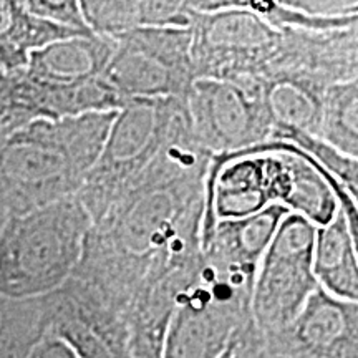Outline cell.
Instances as JSON below:
<instances>
[{
    "instance_id": "e0dca14e",
    "label": "cell",
    "mask_w": 358,
    "mask_h": 358,
    "mask_svg": "<svg viewBox=\"0 0 358 358\" xmlns=\"http://www.w3.org/2000/svg\"><path fill=\"white\" fill-rule=\"evenodd\" d=\"M317 136L338 153L358 159V80L325 90Z\"/></svg>"
},
{
    "instance_id": "cb8c5ba5",
    "label": "cell",
    "mask_w": 358,
    "mask_h": 358,
    "mask_svg": "<svg viewBox=\"0 0 358 358\" xmlns=\"http://www.w3.org/2000/svg\"><path fill=\"white\" fill-rule=\"evenodd\" d=\"M266 358H282V357H275V355H267V353H266Z\"/></svg>"
},
{
    "instance_id": "7c38bea8",
    "label": "cell",
    "mask_w": 358,
    "mask_h": 358,
    "mask_svg": "<svg viewBox=\"0 0 358 358\" xmlns=\"http://www.w3.org/2000/svg\"><path fill=\"white\" fill-rule=\"evenodd\" d=\"M262 340L267 355L282 358H358V302L317 287L282 332Z\"/></svg>"
},
{
    "instance_id": "52a82bcc",
    "label": "cell",
    "mask_w": 358,
    "mask_h": 358,
    "mask_svg": "<svg viewBox=\"0 0 358 358\" xmlns=\"http://www.w3.org/2000/svg\"><path fill=\"white\" fill-rule=\"evenodd\" d=\"M113 52L103 80L123 105L133 100H186L196 82L191 30L140 29L110 37Z\"/></svg>"
},
{
    "instance_id": "ba28073f",
    "label": "cell",
    "mask_w": 358,
    "mask_h": 358,
    "mask_svg": "<svg viewBox=\"0 0 358 358\" xmlns=\"http://www.w3.org/2000/svg\"><path fill=\"white\" fill-rule=\"evenodd\" d=\"M317 227L289 213L259 262L252 292V325L267 338L292 322L319 287L312 268Z\"/></svg>"
},
{
    "instance_id": "30bf717a",
    "label": "cell",
    "mask_w": 358,
    "mask_h": 358,
    "mask_svg": "<svg viewBox=\"0 0 358 358\" xmlns=\"http://www.w3.org/2000/svg\"><path fill=\"white\" fill-rule=\"evenodd\" d=\"M50 329L82 358H133L123 313L87 280L71 275L48 295Z\"/></svg>"
},
{
    "instance_id": "5bb4252c",
    "label": "cell",
    "mask_w": 358,
    "mask_h": 358,
    "mask_svg": "<svg viewBox=\"0 0 358 358\" xmlns=\"http://www.w3.org/2000/svg\"><path fill=\"white\" fill-rule=\"evenodd\" d=\"M358 243L343 213L337 211L327 226L317 227L312 268L317 284L327 294L358 302Z\"/></svg>"
},
{
    "instance_id": "d4e9b609",
    "label": "cell",
    "mask_w": 358,
    "mask_h": 358,
    "mask_svg": "<svg viewBox=\"0 0 358 358\" xmlns=\"http://www.w3.org/2000/svg\"><path fill=\"white\" fill-rule=\"evenodd\" d=\"M0 204H2V203H0ZM3 209H6V208H3Z\"/></svg>"
},
{
    "instance_id": "8992f818",
    "label": "cell",
    "mask_w": 358,
    "mask_h": 358,
    "mask_svg": "<svg viewBox=\"0 0 358 358\" xmlns=\"http://www.w3.org/2000/svg\"><path fill=\"white\" fill-rule=\"evenodd\" d=\"M185 106L179 98L133 100L116 111L108 138L78 192L92 224L118 201L150 166Z\"/></svg>"
},
{
    "instance_id": "3957f363",
    "label": "cell",
    "mask_w": 358,
    "mask_h": 358,
    "mask_svg": "<svg viewBox=\"0 0 358 358\" xmlns=\"http://www.w3.org/2000/svg\"><path fill=\"white\" fill-rule=\"evenodd\" d=\"M90 229L78 196L8 216L0 229V297L30 301L57 292L80 264Z\"/></svg>"
},
{
    "instance_id": "7402d4cb",
    "label": "cell",
    "mask_w": 358,
    "mask_h": 358,
    "mask_svg": "<svg viewBox=\"0 0 358 358\" xmlns=\"http://www.w3.org/2000/svg\"><path fill=\"white\" fill-rule=\"evenodd\" d=\"M29 358H82L78 357L71 348L66 345L64 340H60L55 335L47 334L42 342L34 348Z\"/></svg>"
},
{
    "instance_id": "ac0fdd59",
    "label": "cell",
    "mask_w": 358,
    "mask_h": 358,
    "mask_svg": "<svg viewBox=\"0 0 358 358\" xmlns=\"http://www.w3.org/2000/svg\"><path fill=\"white\" fill-rule=\"evenodd\" d=\"M268 141H287L307 153L319 166L345 187L353 199L358 201V159L338 153L329 143L315 134L297 128L274 127Z\"/></svg>"
},
{
    "instance_id": "603a6c76",
    "label": "cell",
    "mask_w": 358,
    "mask_h": 358,
    "mask_svg": "<svg viewBox=\"0 0 358 358\" xmlns=\"http://www.w3.org/2000/svg\"><path fill=\"white\" fill-rule=\"evenodd\" d=\"M6 219H7V211H6V209H3V206L0 204V229H2V226H3V222H6Z\"/></svg>"
},
{
    "instance_id": "9c48e42d",
    "label": "cell",
    "mask_w": 358,
    "mask_h": 358,
    "mask_svg": "<svg viewBox=\"0 0 358 358\" xmlns=\"http://www.w3.org/2000/svg\"><path fill=\"white\" fill-rule=\"evenodd\" d=\"M185 101L192 133L213 158L271 140L274 120L261 88L201 78L191 85Z\"/></svg>"
},
{
    "instance_id": "8fae6325",
    "label": "cell",
    "mask_w": 358,
    "mask_h": 358,
    "mask_svg": "<svg viewBox=\"0 0 358 358\" xmlns=\"http://www.w3.org/2000/svg\"><path fill=\"white\" fill-rule=\"evenodd\" d=\"M282 38L262 78L267 85L290 82L325 92L358 80V25L342 30H280Z\"/></svg>"
},
{
    "instance_id": "9a60e30c",
    "label": "cell",
    "mask_w": 358,
    "mask_h": 358,
    "mask_svg": "<svg viewBox=\"0 0 358 358\" xmlns=\"http://www.w3.org/2000/svg\"><path fill=\"white\" fill-rule=\"evenodd\" d=\"M71 37L88 35L35 17L24 2L0 0V71L3 73L24 70L34 52Z\"/></svg>"
},
{
    "instance_id": "6da1fadb",
    "label": "cell",
    "mask_w": 358,
    "mask_h": 358,
    "mask_svg": "<svg viewBox=\"0 0 358 358\" xmlns=\"http://www.w3.org/2000/svg\"><path fill=\"white\" fill-rule=\"evenodd\" d=\"M116 111L35 120L0 143V203L7 217L78 196Z\"/></svg>"
},
{
    "instance_id": "d6986e66",
    "label": "cell",
    "mask_w": 358,
    "mask_h": 358,
    "mask_svg": "<svg viewBox=\"0 0 358 358\" xmlns=\"http://www.w3.org/2000/svg\"><path fill=\"white\" fill-rule=\"evenodd\" d=\"M24 7L35 17L52 22V24L85 35H93L85 24L82 8L77 0H27Z\"/></svg>"
},
{
    "instance_id": "7a4b0ae2",
    "label": "cell",
    "mask_w": 358,
    "mask_h": 358,
    "mask_svg": "<svg viewBox=\"0 0 358 358\" xmlns=\"http://www.w3.org/2000/svg\"><path fill=\"white\" fill-rule=\"evenodd\" d=\"M259 262L214 229L194 274L176 297L161 358H219L231 338L252 324Z\"/></svg>"
},
{
    "instance_id": "5b68a950",
    "label": "cell",
    "mask_w": 358,
    "mask_h": 358,
    "mask_svg": "<svg viewBox=\"0 0 358 358\" xmlns=\"http://www.w3.org/2000/svg\"><path fill=\"white\" fill-rule=\"evenodd\" d=\"M191 60L196 80H221L261 88L282 32L256 13L231 7L227 0L189 2Z\"/></svg>"
},
{
    "instance_id": "277c9868",
    "label": "cell",
    "mask_w": 358,
    "mask_h": 358,
    "mask_svg": "<svg viewBox=\"0 0 358 358\" xmlns=\"http://www.w3.org/2000/svg\"><path fill=\"white\" fill-rule=\"evenodd\" d=\"M113 40L100 35L71 37L34 52L17 71L27 100L40 120H60L123 108L103 80Z\"/></svg>"
},
{
    "instance_id": "2e32d148",
    "label": "cell",
    "mask_w": 358,
    "mask_h": 358,
    "mask_svg": "<svg viewBox=\"0 0 358 358\" xmlns=\"http://www.w3.org/2000/svg\"><path fill=\"white\" fill-rule=\"evenodd\" d=\"M48 329V295L30 301L0 297V358H29Z\"/></svg>"
},
{
    "instance_id": "ffe728a7",
    "label": "cell",
    "mask_w": 358,
    "mask_h": 358,
    "mask_svg": "<svg viewBox=\"0 0 358 358\" xmlns=\"http://www.w3.org/2000/svg\"><path fill=\"white\" fill-rule=\"evenodd\" d=\"M285 6L295 10L307 13L319 19H345L358 15L357 2H343V0H282Z\"/></svg>"
},
{
    "instance_id": "4fadbf2b",
    "label": "cell",
    "mask_w": 358,
    "mask_h": 358,
    "mask_svg": "<svg viewBox=\"0 0 358 358\" xmlns=\"http://www.w3.org/2000/svg\"><path fill=\"white\" fill-rule=\"evenodd\" d=\"M85 24L93 35L116 37L140 29H187L192 7L179 0H83Z\"/></svg>"
},
{
    "instance_id": "44dd1931",
    "label": "cell",
    "mask_w": 358,
    "mask_h": 358,
    "mask_svg": "<svg viewBox=\"0 0 358 358\" xmlns=\"http://www.w3.org/2000/svg\"><path fill=\"white\" fill-rule=\"evenodd\" d=\"M219 358H266V348L261 334L250 324L239 330Z\"/></svg>"
}]
</instances>
